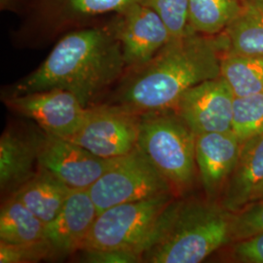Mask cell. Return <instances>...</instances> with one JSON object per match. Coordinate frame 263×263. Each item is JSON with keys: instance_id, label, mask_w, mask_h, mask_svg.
I'll return each mask as SVG.
<instances>
[{"instance_id": "18", "label": "cell", "mask_w": 263, "mask_h": 263, "mask_svg": "<svg viewBox=\"0 0 263 263\" xmlns=\"http://www.w3.org/2000/svg\"><path fill=\"white\" fill-rule=\"evenodd\" d=\"M42 241H45V223L17 198H6L0 210V243L28 245Z\"/></svg>"}, {"instance_id": "22", "label": "cell", "mask_w": 263, "mask_h": 263, "mask_svg": "<svg viewBox=\"0 0 263 263\" xmlns=\"http://www.w3.org/2000/svg\"><path fill=\"white\" fill-rule=\"evenodd\" d=\"M154 10L169 29L172 38H179L193 31L189 27V0H141Z\"/></svg>"}, {"instance_id": "27", "label": "cell", "mask_w": 263, "mask_h": 263, "mask_svg": "<svg viewBox=\"0 0 263 263\" xmlns=\"http://www.w3.org/2000/svg\"><path fill=\"white\" fill-rule=\"evenodd\" d=\"M234 255L240 261L263 263V233L234 243Z\"/></svg>"}, {"instance_id": "10", "label": "cell", "mask_w": 263, "mask_h": 263, "mask_svg": "<svg viewBox=\"0 0 263 263\" xmlns=\"http://www.w3.org/2000/svg\"><path fill=\"white\" fill-rule=\"evenodd\" d=\"M235 95L222 76L185 91L174 108L196 136L232 131Z\"/></svg>"}, {"instance_id": "9", "label": "cell", "mask_w": 263, "mask_h": 263, "mask_svg": "<svg viewBox=\"0 0 263 263\" xmlns=\"http://www.w3.org/2000/svg\"><path fill=\"white\" fill-rule=\"evenodd\" d=\"M12 110L37 124L42 131L68 139L80 127L88 107L76 95L61 89L4 97Z\"/></svg>"}, {"instance_id": "28", "label": "cell", "mask_w": 263, "mask_h": 263, "mask_svg": "<svg viewBox=\"0 0 263 263\" xmlns=\"http://www.w3.org/2000/svg\"><path fill=\"white\" fill-rule=\"evenodd\" d=\"M259 199H263V180L256 187L254 188L249 203L254 202V201H256V200H259Z\"/></svg>"}, {"instance_id": "16", "label": "cell", "mask_w": 263, "mask_h": 263, "mask_svg": "<svg viewBox=\"0 0 263 263\" xmlns=\"http://www.w3.org/2000/svg\"><path fill=\"white\" fill-rule=\"evenodd\" d=\"M71 190L46 170L38 168L36 174L12 196L46 224L58 215Z\"/></svg>"}, {"instance_id": "13", "label": "cell", "mask_w": 263, "mask_h": 263, "mask_svg": "<svg viewBox=\"0 0 263 263\" xmlns=\"http://www.w3.org/2000/svg\"><path fill=\"white\" fill-rule=\"evenodd\" d=\"M242 142L232 131L196 136L198 174L207 199L218 202L235 169Z\"/></svg>"}, {"instance_id": "1", "label": "cell", "mask_w": 263, "mask_h": 263, "mask_svg": "<svg viewBox=\"0 0 263 263\" xmlns=\"http://www.w3.org/2000/svg\"><path fill=\"white\" fill-rule=\"evenodd\" d=\"M226 48L221 33L191 31L172 38L148 63L124 77L111 104L140 115L174 110L188 89L220 76Z\"/></svg>"}, {"instance_id": "23", "label": "cell", "mask_w": 263, "mask_h": 263, "mask_svg": "<svg viewBox=\"0 0 263 263\" xmlns=\"http://www.w3.org/2000/svg\"><path fill=\"white\" fill-rule=\"evenodd\" d=\"M263 233V199L249 203L232 213V244Z\"/></svg>"}, {"instance_id": "6", "label": "cell", "mask_w": 263, "mask_h": 263, "mask_svg": "<svg viewBox=\"0 0 263 263\" xmlns=\"http://www.w3.org/2000/svg\"><path fill=\"white\" fill-rule=\"evenodd\" d=\"M88 192L99 214L116 205L175 193L167 179L138 146L131 153L116 158L110 169Z\"/></svg>"}, {"instance_id": "14", "label": "cell", "mask_w": 263, "mask_h": 263, "mask_svg": "<svg viewBox=\"0 0 263 263\" xmlns=\"http://www.w3.org/2000/svg\"><path fill=\"white\" fill-rule=\"evenodd\" d=\"M36 129L23 131L9 127L0 138V189L12 196L37 172Z\"/></svg>"}, {"instance_id": "20", "label": "cell", "mask_w": 263, "mask_h": 263, "mask_svg": "<svg viewBox=\"0 0 263 263\" xmlns=\"http://www.w3.org/2000/svg\"><path fill=\"white\" fill-rule=\"evenodd\" d=\"M242 8V0H189V27L205 35H217Z\"/></svg>"}, {"instance_id": "24", "label": "cell", "mask_w": 263, "mask_h": 263, "mask_svg": "<svg viewBox=\"0 0 263 263\" xmlns=\"http://www.w3.org/2000/svg\"><path fill=\"white\" fill-rule=\"evenodd\" d=\"M57 258L47 241L35 244L9 245L0 243V262H39L44 259Z\"/></svg>"}, {"instance_id": "8", "label": "cell", "mask_w": 263, "mask_h": 263, "mask_svg": "<svg viewBox=\"0 0 263 263\" xmlns=\"http://www.w3.org/2000/svg\"><path fill=\"white\" fill-rule=\"evenodd\" d=\"M38 168L46 170L70 189H89L112 166L104 159L64 138L36 129Z\"/></svg>"}, {"instance_id": "5", "label": "cell", "mask_w": 263, "mask_h": 263, "mask_svg": "<svg viewBox=\"0 0 263 263\" xmlns=\"http://www.w3.org/2000/svg\"><path fill=\"white\" fill-rule=\"evenodd\" d=\"M176 197L175 193H167L104 210L97 216L82 250L119 249L142 255L163 213Z\"/></svg>"}, {"instance_id": "21", "label": "cell", "mask_w": 263, "mask_h": 263, "mask_svg": "<svg viewBox=\"0 0 263 263\" xmlns=\"http://www.w3.org/2000/svg\"><path fill=\"white\" fill-rule=\"evenodd\" d=\"M232 132L242 143L263 133V92L235 97Z\"/></svg>"}, {"instance_id": "2", "label": "cell", "mask_w": 263, "mask_h": 263, "mask_svg": "<svg viewBox=\"0 0 263 263\" xmlns=\"http://www.w3.org/2000/svg\"><path fill=\"white\" fill-rule=\"evenodd\" d=\"M125 70L122 48L115 32L81 29L62 38L46 60L12 85L5 97L61 89L76 95L85 107H91Z\"/></svg>"}, {"instance_id": "19", "label": "cell", "mask_w": 263, "mask_h": 263, "mask_svg": "<svg viewBox=\"0 0 263 263\" xmlns=\"http://www.w3.org/2000/svg\"><path fill=\"white\" fill-rule=\"evenodd\" d=\"M220 76L231 87L235 97L263 92V56L223 53Z\"/></svg>"}, {"instance_id": "3", "label": "cell", "mask_w": 263, "mask_h": 263, "mask_svg": "<svg viewBox=\"0 0 263 263\" xmlns=\"http://www.w3.org/2000/svg\"><path fill=\"white\" fill-rule=\"evenodd\" d=\"M232 213L211 200H174L163 213L142 262L198 263L227 244Z\"/></svg>"}, {"instance_id": "25", "label": "cell", "mask_w": 263, "mask_h": 263, "mask_svg": "<svg viewBox=\"0 0 263 263\" xmlns=\"http://www.w3.org/2000/svg\"><path fill=\"white\" fill-rule=\"evenodd\" d=\"M80 261L88 263L142 262L141 254L119 249H86L79 251Z\"/></svg>"}, {"instance_id": "7", "label": "cell", "mask_w": 263, "mask_h": 263, "mask_svg": "<svg viewBox=\"0 0 263 263\" xmlns=\"http://www.w3.org/2000/svg\"><path fill=\"white\" fill-rule=\"evenodd\" d=\"M141 118L118 104H97L87 108L80 127L66 140L101 158H119L137 148Z\"/></svg>"}, {"instance_id": "15", "label": "cell", "mask_w": 263, "mask_h": 263, "mask_svg": "<svg viewBox=\"0 0 263 263\" xmlns=\"http://www.w3.org/2000/svg\"><path fill=\"white\" fill-rule=\"evenodd\" d=\"M263 180V133L242 143L238 162L219 203L231 213L249 204L254 188Z\"/></svg>"}, {"instance_id": "17", "label": "cell", "mask_w": 263, "mask_h": 263, "mask_svg": "<svg viewBox=\"0 0 263 263\" xmlns=\"http://www.w3.org/2000/svg\"><path fill=\"white\" fill-rule=\"evenodd\" d=\"M224 53L263 56V0H242V8L221 32Z\"/></svg>"}, {"instance_id": "4", "label": "cell", "mask_w": 263, "mask_h": 263, "mask_svg": "<svg viewBox=\"0 0 263 263\" xmlns=\"http://www.w3.org/2000/svg\"><path fill=\"white\" fill-rule=\"evenodd\" d=\"M195 141L196 135L175 110L141 115L138 148L177 195L190 190L197 179Z\"/></svg>"}, {"instance_id": "11", "label": "cell", "mask_w": 263, "mask_h": 263, "mask_svg": "<svg viewBox=\"0 0 263 263\" xmlns=\"http://www.w3.org/2000/svg\"><path fill=\"white\" fill-rule=\"evenodd\" d=\"M122 18L115 35L122 48L127 70L148 63L172 39L159 15L141 2L121 12Z\"/></svg>"}, {"instance_id": "12", "label": "cell", "mask_w": 263, "mask_h": 263, "mask_svg": "<svg viewBox=\"0 0 263 263\" xmlns=\"http://www.w3.org/2000/svg\"><path fill=\"white\" fill-rule=\"evenodd\" d=\"M98 215V209L87 189L70 191L58 215L45 224V240L57 258L83 249Z\"/></svg>"}, {"instance_id": "26", "label": "cell", "mask_w": 263, "mask_h": 263, "mask_svg": "<svg viewBox=\"0 0 263 263\" xmlns=\"http://www.w3.org/2000/svg\"><path fill=\"white\" fill-rule=\"evenodd\" d=\"M141 0H70L71 8L81 14L95 15L106 12H122Z\"/></svg>"}]
</instances>
